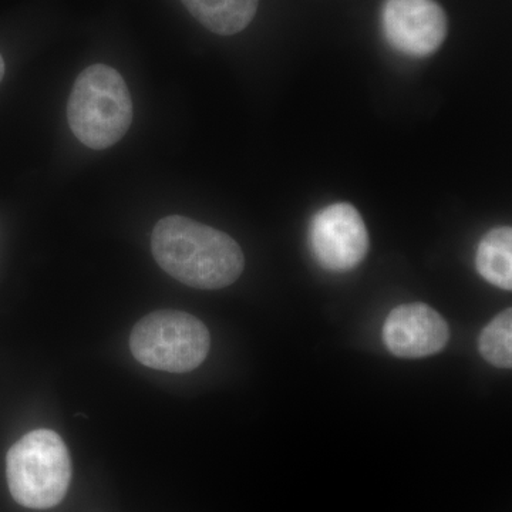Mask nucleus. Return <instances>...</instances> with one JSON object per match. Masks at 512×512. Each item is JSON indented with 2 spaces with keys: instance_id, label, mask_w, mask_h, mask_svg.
I'll list each match as a JSON object with an SVG mask.
<instances>
[{
  "instance_id": "obj_11",
  "label": "nucleus",
  "mask_w": 512,
  "mask_h": 512,
  "mask_svg": "<svg viewBox=\"0 0 512 512\" xmlns=\"http://www.w3.org/2000/svg\"><path fill=\"white\" fill-rule=\"evenodd\" d=\"M3 74H5V62H3V57L0 56V82H2Z\"/></svg>"
},
{
  "instance_id": "obj_7",
  "label": "nucleus",
  "mask_w": 512,
  "mask_h": 512,
  "mask_svg": "<svg viewBox=\"0 0 512 512\" xmlns=\"http://www.w3.org/2000/svg\"><path fill=\"white\" fill-rule=\"evenodd\" d=\"M450 329L439 312L426 303L397 306L383 325V342L402 359L433 356L446 348Z\"/></svg>"
},
{
  "instance_id": "obj_9",
  "label": "nucleus",
  "mask_w": 512,
  "mask_h": 512,
  "mask_svg": "<svg viewBox=\"0 0 512 512\" xmlns=\"http://www.w3.org/2000/svg\"><path fill=\"white\" fill-rule=\"evenodd\" d=\"M476 266L478 274L488 284L511 291L512 289V229H491L478 245Z\"/></svg>"
},
{
  "instance_id": "obj_8",
  "label": "nucleus",
  "mask_w": 512,
  "mask_h": 512,
  "mask_svg": "<svg viewBox=\"0 0 512 512\" xmlns=\"http://www.w3.org/2000/svg\"><path fill=\"white\" fill-rule=\"evenodd\" d=\"M188 12L204 28L217 35L231 36L242 32L258 10L259 0H181Z\"/></svg>"
},
{
  "instance_id": "obj_1",
  "label": "nucleus",
  "mask_w": 512,
  "mask_h": 512,
  "mask_svg": "<svg viewBox=\"0 0 512 512\" xmlns=\"http://www.w3.org/2000/svg\"><path fill=\"white\" fill-rule=\"evenodd\" d=\"M151 251L168 275L205 291L234 284L245 266L244 254L234 238L181 215L157 222Z\"/></svg>"
},
{
  "instance_id": "obj_3",
  "label": "nucleus",
  "mask_w": 512,
  "mask_h": 512,
  "mask_svg": "<svg viewBox=\"0 0 512 512\" xmlns=\"http://www.w3.org/2000/svg\"><path fill=\"white\" fill-rule=\"evenodd\" d=\"M6 477L16 503L47 510L62 503L72 480L69 450L59 434L40 429L10 447Z\"/></svg>"
},
{
  "instance_id": "obj_6",
  "label": "nucleus",
  "mask_w": 512,
  "mask_h": 512,
  "mask_svg": "<svg viewBox=\"0 0 512 512\" xmlns=\"http://www.w3.org/2000/svg\"><path fill=\"white\" fill-rule=\"evenodd\" d=\"M382 26L390 46L412 57L436 53L448 32L446 12L436 0H386Z\"/></svg>"
},
{
  "instance_id": "obj_5",
  "label": "nucleus",
  "mask_w": 512,
  "mask_h": 512,
  "mask_svg": "<svg viewBox=\"0 0 512 512\" xmlns=\"http://www.w3.org/2000/svg\"><path fill=\"white\" fill-rule=\"evenodd\" d=\"M312 254L330 272H348L365 259L369 234L362 215L348 202L320 210L309 228Z\"/></svg>"
},
{
  "instance_id": "obj_2",
  "label": "nucleus",
  "mask_w": 512,
  "mask_h": 512,
  "mask_svg": "<svg viewBox=\"0 0 512 512\" xmlns=\"http://www.w3.org/2000/svg\"><path fill=\"white\" fill-rule=\"evenodd\" d=\"M67 120L86 147L106 150L119 143L133 121V101L123 76L106 64L83 70L67 103Z\"/></svg>"
},
{
  "instance_id": "obj_4",
  "label": "nucleus",
  "mask_w": 512,
  "mask_h": 512,
  "mask_svg": "<svg viewBox=\"0 0 512 512\" xmlns=\"http://www.w3.org/2000/svg\"><path fill=\"white\" fill-rule=\"evenodd\" d=\"M211 336L200 319L181 311H157L137 322L130 349L137 362L168 373H188L207 359Z\"/></svg>"
},
{
  "instance_id": "obj_10",
  "label": "nucleus",
  "mask_w": 512,
  "mask_h": 512,
  "mask_svg": "<svg viewBox=\"0 0 512 512\" xmlns=\"http://www.w3.org/2000/svg\"><path fill=\"white\" fill-rule=\"evenodd\" d=\"M478 349L490 365L500 369H510L512 366L511 309H505L485 326L478 339Z\"/></svg>"
}]
</instances>
